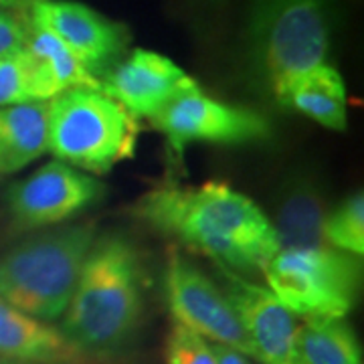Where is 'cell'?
Instances as JSON below:
<instances>
[{"instance_id":"cell-1","label":"cell","mask_w":364,"mask_h":364,"mask_svg":"<svg viewBox=\"0 0 364 364\" xmlns=\"http://www.w3.org/2000/svg\"><path fill=\"white\" fill-rule=\"evenodd\" d=\"M134 215L239 275L263 272L279 251L272 219L225 182L160 184L142 195Z\"/></svg>"},{"instance_id":"cell-2","label":"cell","mask_w":364,"mask_h":364,"mask_svg":"<svg viewBox=\"0 0 364 364\" xmlns=\"http://www.w3.org/2000/svg\"><path fill=\"white\" fill-rule=\"evenodd\" d=\"M144 277L142 255L128 237H97L59 330L81 352L122 348L142 320Z\"/></svg>"},{"instance_id":"cell-3","label":"cell","mask_w":364,"mask_h":364,"mask_svg":"<svg viewBox=\"0 0 364 364\" xmlns=\"http://www.w3.org/2000/svg\"><path fill=\"white\" fill-rule=\"evenodd\" d=\"M332 33V0H253L245 25L249 69L284 105L299 77L326 65Z\"/></svg>"},{"instance_id":"cell-4","label":"cell","mask_w":364,"mask_h":364,"mask_svg":"<svg viewBox=\"0 0 364 364\" xmlns=\"http://www.w3.org/2000/svg\"><path fill=\"white\" fill-rule=\"evenodd\" d=\"M95 239V223H81L23 241L0 257V298L43 322L63 318Z\"/></svg>"},{"instance_id":"cell-5","label":"cell","mask_w":364,"mask_h":364,"mask_svg":"<svg viewBox=\"0 0 364 364\" xmlns=\"http://www.w3.org/2000/svg\"><path fill=\"white\" fill-rule=\"evenodd\" d=\"M140 126L97 90H69L49 100L47 152L91 176L107 174L136 152Z\"/></svg>"},{"instance_id":"cell-6","label":"cell","mask_w":364,"mask_h":364,"mask_svg":"<svg viewBox=\"0 0 364 364\" xmlns=\"http://www.w3.org/2000/svg\"><path fill=\"white\" fill-rule=\"evenodd\" d=\"M263 273L273 296L306 320H344L360 289V259L332 247L277 251Z\"/></svg>"},{"instance_id":"cell-7","label":"cell","mask_w":364,"mask_h":364,"mask_svg":"<svg viewBox=\"0 0 364 364\" xmlns=\"http://www.w3.org/2000/svg\"><path fill=\"white\" fill-rule=\"evenodd\" d=\"M150 122L176 156L193 142L237 146L272 136V126L259 112L213 100L198 85L160 107Z\"/></svg>"},{"instance_id":"cell-8","label":"cell","mask_w":364,"mask_h":364,"mask_svg":"<svg viewBox=\"0 0 364 364\" xmlns=\"http://www.w3.org/2000/svg\"><path fill=\"white\" fill-rule=\"evenodd\" d=\"M166 299L176 324L196 332L213 344H223L255 358L239 316L223 289L178 249H170L166 263Z\"/></svg>"},{"instance_id":"cell-9","label":"cell","mask_w":364,"mask_h":364,"mask_svg":"<svg viewBox=\"0 0 364 364\" xmlns=\"http://www.w3.org/2000/svg\"><path fill=\"white\" fill-rule=\"evenodd\" d=\"M105 196V184L95 176L53 160L25 181L9 188L6 203L14 227L31 231L59 227Z\"/></svg>"},{"instance_id":"cell-10","label":"cell","mask_w":364,"mask_h":364,"mask_svg":"<svg viewBox=\"0 0 364 364\" xmlns=\"http://www.w3.org/2000/svg\"><path fill=\"white\" fill-rule=\"evenodd\" d=\"M28 23L53 33L95 77L116 65L130 43L126 26L73 0H41Z\"/></svg>"},{"instance_id":"cell-11","label":"cell","mask_w":364,"mask_h":364,"mask_svg":"<svg viewBox=\"0 0 364 364\" xmlns=\"http://www.w3.org/2000/svg\"><path fill=\"white\" fill-rule=\"evenodd\" d=\"M217 267L223 294L245 328L255 358L263 364H301L296 350L299 328L296 316L273 296L269 287L257 286L221 265Z\"/></svg>"},{"instance_id":"cell-12","label":"cell","mask_w":364,"mask_h":364,"mask_svg":"<svg viewBox=\"0 0 364 364\" xmlns=\"http://www.w3.org/2000/svg\"><path fill=\"white\" fill-rule=\"evenodd\" d=\"M100 81L105 95L136 119H150L176 95L198 85L172 59L146 49H136L128 57L119 59Z\"/></svg>"},{"instance_id":"cell-13","label":"cell","mask_w":364,"mask_h":364,"mask_svg":"<svg viewBox=\"0 0 364 364\" xmlns=\"http://www.w3.org/2000/svg\"><path fill=\"white\" fill-rule=\"evenodd\" d=\"M81 356L83 352L59 328L0 298V358L21 364H71Z\"/></svg>"},{"instance_id":"cell-14","label":"cell","mask_w":364,"mask_h":364,"mask_svg":"<svg viewBox=\"0 0 364 364\" xmlns=\"http://www.w3.org/2000/svg\"><path fill=\"white\" fill-rule=\"evenodd\" d=\"M324 196L316 182L310 178L287 182L272 221L279 251L328 247L324 241Z\"/></svg>"},{"instance_id":"cell-15","label":"cell","mask_w":364,"mask_h":364,"mask_svg":"<svg viewBox=\"0 0 364 364\" xmlns=\"http://www.w3.org/2000/svg\"><path fill=\"white\" fill-rule=\"evenodd\" d=\"M26 49L37 63L41 102H49L69 90L102 91V81L79 61L53 33L26 25Z\"/></svg>"},{"instance_id":"cell-16","label":"cell","mask_w":364,"mask_h":364,"mask_svg":"<svg viewBox=\"0 0 364 364\" xmlns=\"http://www.w3.org/2000/svg\"><path fill=\"white\" fill-rule=\"evenodd\" d=\"M47 114L49 102L0 107V176L47 154Z\"/></svg>"},{"instance_id":"cell-17","label":"cell","mask_w":364,"mask_h":364,"mask_svg":"<svg viewBox=\"0 0 364 364\" xmlns=\"http://www.w3.org/2000/svg\"><path fill=\"white\" fill-rule=\"evenodd\" d=\"M284 107H291L328 130H346V85L332 65H320L299 77L287 93Z\"/></svg>"},{"instance_id":"cell-18","label":"cell","mask_w":364,"mask_h":364,"mask_svg":"<svg viewBox=\"0 0 364 364\" xmlns=\"http://www.w3.org/2000/svg\"><path fill=\"white\" fill-rule=\"evenodd\" d=\"M296 350L301 364H363L346 320H306L298 328Z\"/></svg>"},{"instance_id":"cell-19","label":"cell","mask_w":364,"mask_h":364,"mask_svg":"<svg viewBox=\"0 0 364 364\" xmlns=\"http://www.w3.org/2000/svg\"><path fill=\"white\" fill-rule=\"evenodd\" d=\"M324 241L328 247L363 257L364 253V196L354 193L326 215Z\"/></svg>"},{"instance_id":"cell-20","label":"cell","mask_w":364,"mask_h":364,"mask_svg":"<svg viewBox=\"0 0 364 364\" xmlns=\"http://www.w3.org/2000/svg\"><path fill=\"white\" fill-rule=\"evenodd\" d=\"M41 102L37 63L28 49L0 57V107Z\"/></svg>"},{"instance_id":"cell-21","label":"cell","mask_w":364,"mask_h":364,"mask_svg":"<svg viewBox=\"0 0 364 364\" xmlns=\"http://www.w3.org/2000/svg\"><path fill=\"white\" fill-rule=\"evenodd\" d=\"M164 358L166 364H217L213 346L207 340L181 324H174L170 330Z\"/></svg>"},{"instance_id":"cell-22","label":"cell","mask_w":364,"mask_h":364,"mask_svg":"<svg viewBox=\"0 0 364 364\" xmlns=\"http://www.w3.org/2000/svg\"><path fill=\"white\" fill-rule=\"evenodd\" d=\"M26 47V25L16 21L13 14L0 11V57L23 51Z\"/></svg>"},{"instance_id":"cell-23","label":"cell","mask_w":364,"mask_h":364,"mask_svg":"<svg viewBox=\"0 0 364 364\" xmlns=\"http://www.w3.org/2000/svg\"><path fill=\"white\" fill-rule=\"evenodd\" d=\"M210 346H213V352H215L217 364H251L245 354L233 350L229 346H223V344H210Z\"/></svg>"},{"instance_id":"cell-24","label":"cell","mask_w":364,"mask_h":364,"mask_svg":"<svg viewBox=\"0 0 364 364\" xmlns=\"http://www.w3.org/2000/svg\"><path fill=\"white\" fill-rule=\"evenodd\" d=\"M37 2L41 0H0V11L6 13V11H25L28 13Z\"/></svg>"},{"instance_id":"cell-25","label":"cell","mask_w":364,"mask_h":364,"mask_svg":"<svg viewBox=\"0 0 364 364\" xmlns=\"http://www.w3.org/2000/svg\"><path fill=\"white\" fill-rule=\"evenodd\" d=\"M0 364H21V363H13V360H4V358H0Z\"/></svg>"}]
</instances>
